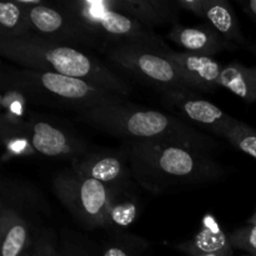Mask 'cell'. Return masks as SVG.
Returning <instances> with one entry per match:
<instances>
[{"label":"cell","instance_id":"obj_1","mask_svg":"<svg viewBox=\"0 0 256 256\" xmlns=\"http://www.w3.org/2000/svg\"><path fill=\"white\" fill-rule=\"evenodd\" d=\"M132 174L152 192L216 182L225 175L209 152L175 142H125Z\"/></svg>","mask_w":256,"mask_h":256},{"label":"cell","instance_id":"obj_2","mask_svg":"<svg viewBox=\"0 0 256 256\" xmlns=\"http://www.w3.org/2000/svg\"><path fill=\"white\" fill-rule=\"evenodd\" d=\"M0 52L24 69L76 78L124 98L129 96L132 92V85L126 80L82 48L26 35L14 39H0Z\"/></svg>","mask_w":256,"mask_h":256},{"label":"cell","instance_id":"obj_3","mask_svg":"<svg viewBox=\"0 0 256 256\" xmlns=\"http://www.w3.org/2000/svg\"><path fill=\"white\" fill-rule=\"evenodd\" d=\"M76 119L125 142H175L212 152L215 142L172 114L135 105L110 104L76 112Z\"/></svg>","mask_w":256,"mask_h":256},{"label":"cell","instance_id":"obj_4","mask_svg":"<svg viewBox=\"0 0 256 256\" xmlns=\"http://www.w3.org/2000/svg\"><path fill=\"white\" fill-rule=\"evenodd\" d=\"M2 75L28 95L30 104L80 112L102 105L128 102L126 98L99 85L55 72L4 66Z\"/></svg>","mask_w":256,"mask_h":256},{"label":"cell","instance_id":"obj_5","mask_svg":"<svg viewBox=\"0 0 256 256\" xmlns=\"http://www.w3.org/2000/svg\"><path fill=\"white\" fill-rule=\"evenodd\" d=\"M76 16L98 42L100 52L116 45H146L168 49L152 29L129 15L112 9L109 0H62L59 2Z\"/></svg>","mask_w":256,"mask_h":256},{"label":"cell","instance_id":"obj_6","mask_svg":"<svg viewBox=\"0 0 256 256\" xmlns=\"http://www.w3.org/2000/svg\"><path fill=\"white\" fill-rule=\"evenodd\" d=\"M52 190L68 212L82 225L90 229H112L109 209L119 189L68 169L54 178Z\"/></svg>","mask_w":256,"mask_h":256},{"label":"cell","instance_id":"obj_7","mask_svg":"<svg viewBox=\"0 0 256 256\" xmlns=\"http://www.w3.org/2000/svg\"><path fill=\"white\" fill-rule=\"evenodd\" d=\"M162 50L146 45H116L104 50L109 62L139 82L162 92H192L176 65L164 56Z\"/></svg>","mask_w":256,"mask_h":256},{"label":"cell","instance_id":"obj_8","mask_svg":"<svg viewBox=\"0 0 256 256\" xmlns=\"http://www.w3.org/2000/svg\"><path fill=\"white\" fill-rule=\"evenodd\" d=\"M20 2L26 9L30 35L60 44L99 49L98 42L85 30L76 16L65 9L59 2L20 0Z\"/></svg>","mask_w":256,"mask_h":256},{"label":"cell","instance_id":"obj_9","mask_svg":"<svg viewBox=\"0 0 256 256\" xmlns=\"http://www.w3.org/2000/svg\"><path fill=\"white\" fill-rule=\"evenodd\" d=\"M25 132L38 154L70 162L94 152L95 148L72 126L54 118L30 114Z\"/></svg>","mask_w":256,"mask_h":256},{"label":"cell","instance_id":"obj_10","mask_svg":"<svg viewBox=\"0 0 256 256\" xmlns=\"http://www.w3.org/2000/svg\"><path fill=\"white\" fill-rule=\"evenodd\" d=\"M160 94L162 105L170 114L184 122L185 124L196 125L219 136L224 138L228 130L238 120L225 114L220 108L210 102L209 100L198 98L194 92L172 90L162 92Z\"/></svg>","mask_w":256,"mask_h":256},{"label":"cell","instance_id":"obj_11","mask_svg":"<svg viewBox=\"0 0 256 256\" xmlns=\"http://www.w3.org/2000/svg\"><path fill=\"white\" fill-rule=\"evenodd\" d=\"M72 169L78 174L102 182L112 189L124 190L132 176L124 149L98 150L72 162Z\"/></svg>","mask_w":256,"mask_h":256},{"label":"cell","instance_id":"obj_12","mask_svg":"<svg viewBox=\"0 0 256 256\" xmlns=\"http://www.w3.org/2000/svg\"><path fill=\"white\" fill-rule=\"evenodd\" d=\"M164 56L172 60L192 92H212L220 86V79L224 65L220 64L212 56H200V55L188 54L182 52H175L172 49L162 50Z\"/></svg>","mask_w":256,"mask_h":256},{"label":"cell","instance_id":"obj_13","mask_svg":"<svg viewBox=\"0 0 256 256\" xmlns=\"http://www.w3.org/2000/svg\"><path fill=\"white\" fill-rule=\"evenodd\" d=\"M35 232L22 212L0 205V256H24L34 245Z\"/></svg>","mask_w":256,"mask_h":256},{"label":"cell","instance_id":"obj_14","mask_svg":"<svg viewBox=\"0 0 256 256\" xmlns=\"http://www.w3.org/2000/svg\"><path fill=\"white\" fill-rule=\"evenodd\" d=\"M168 38L176 44L182 52L188 54L212 56L224 50H230L224 39L209 24L185 26L179 22L172 25Z\"/></svg>","mask_w":256,"mask_h":256},{"label":"cell","instance_id":"obj_15","mask_svg":"<svg viewBox=\"0 0 256 256\" xmlns=\"http://www.w3.org/2000/svg\"><path fill=\"white\" fill-rule=\"evenodd\" d=\"M109 4L149 29L156 25L179 24L180 9L175 0H109Z\"/></svg>","mask_w":256,"mask_h":256},{"label":"cell","instance_id":"obj_16","mask_svg":"<svg viewBox=\"0 0 256 256\" xmlns=\"http://www.w3.org/2000/svg\"><path fill=\"white\" fill-rule=\"evenodd\" d=\"M178 248L190 256L232 255V245L230 239L225 235L222 226L218 224L216 219L212 214L205 215L202 222V229L194 239L182 242Z\"/></svg>","mask_w":256,"mask_h":256},{"label":"cell","instance_id":"obj_17","mask_svg":"<svg viewBox=\"0 0 256 256\" xmlns=\"http://www.w3.org/2000/svg\"><path fill=\"white\" fill-rule=\"evenodd\" d=\"M0 205L26 212H46L50 208L39 189L22 180L2 179L0 184Z\"/></svg>","mask_w":256,"mask_h":256},{"label":"cell","instance_id":"obj_18","mask_svg":"<svg viewBox=\"0 0 256 256\" xmlns=\"http://www.w3.org/2000/svg\"><path fill=\"white\" fill-rule=\"evenodd\" d=\"M204 20L224 39L230 50L242 46L246 42L236 14L226 0H206Z\"/></svg>","mask_w":256,"mask_h":256},{"label":"cell","instance_id":"obj_19","mask_svg":"<svg viewBox=\"0 0 256 256\" xmlns=\"http://www.w3.org/2000/svg\"><path fill=\"white\" fill-rule=\"evenodd\" d=\"M0 106L2 116L0 125L12 128H25L30 114H28V106L30 100L28 95L18 85L10 82L5 76H0Z\"/></svg>","mask_w":256,"mask_h":256},{"label":"cell","instance_id":"obj_20","mask_svg":"<svg viewBox=\"0 0 256 256\" xmlns=\"http://www.w3.org/2000/svg\"><path fill=\"white\" fill-rule=\"evenodd\" d=\"M220 86L229 90L246 102H256V66L232 62L225 65Z\"/></svg>","mask_w":256,"mask_h":256},{"label":"cell","instance_id":"obj_21","mask_svg":"<svg viewBox=\"0 0 256 256\" xmlns=\"http://www.w3.org/2000/svg\"><path fill=\"white\" fill-rule=\"evenodd\" d=\"M30 35L26 9L20 0L0 4V39H14Z\"/></svg>","mask_w":256,"mask_h":256},{"label":"cell","instance_id":"obj_22","mask_svg":"<svg viewBox=\"0 0 256 256\" xmlns=\"http://www.w3.org/2000/svg\"><path fill=\"white\" fill-rule=\"evenodd\" d=\"M0 140L4 146L2 162L15 158H26L38 154L24 128H12L0 125Z\"/></svg>","mask_w":256,"mask_h":256},{"label":"cell","instance_id":"obj_23","mask_svg":"<svg viewBox=\"0 0 256 256\" xmlns=\"http://www.w3.org/2000/svg\"><path fill=\"white\" fill-rule=\"evenodd\" d=\"M125 190H116L109 209L112 229H124L132 225L138 215V205L124 195Z\"/></svg>","mask_w":256,"mask_h":256},{"label":"cell","instance_id":"obj_24","mask_svg":"<svg viewBox=\"0 0 256 256\" xmlns=\"http://www.w3.org/2000/svg\"><path fill=\"white\" fill-rule=\"evenodd\" d=\"M224 139L240 152L250 155L256 160V129L254 128L236 120V122L228 130Z\"/></svg>","mask_w":256,"mask_h":256},{"label":"cell","instance_id":"obj_25","mask_svg":"<svg viewBox=\"0 0 256 256\" xmlns=\"http://www.w3.org/2000/svg\"><path fill=\"white\" fill-rule=\"evenodd\" d=\"M34 256H62L60 252V244L55 238L54 232L49 229L35 230Z\"/></svg>","mask_w":256,"mask_h":256},{"label":"cell","instance_id":"obj_26","mask_svg":"<svg viewBox=\"0 0 256 256\" xmlns=\"http://www.w3.org/2000/svg\"><path fill=\"white\" fill-rule=\"evenodd\" d=\"M229 239L232 248L256 256V225L246 224L245 226L239 228L230 235Z\"/></svg>","mask_w":256,"mask_h":256},{"label":"cell","instance_id":"obj_27","mask_svg":"<svg viewBox=\"0 0 256 256\" xmlns=\"http://www.w3.org/2000/svg\"><path fill=\"white\" fill-rule=\"evenodd\" d=\"M60 252H62V256H94L92 250H89V248L82 244L79 240L72 239L70 235H66L62 240Z\"/></svg>","mask_w":256,"mask_h":256},{"label":"cell","instance_id":"obj_28","mask_svg":"<svg viewBox=\"0 0 256 256\" xmlns=\"http://www.w3.org/2000/svg\"><path fill=\"white\" fill-rule=\"evenodd\" d=\"M178 8L184 12H189L204 19V8L206 0H175Z\"/></svg>","mask_w":256,"mask_h":256},{"label":"cell","instance_id":"obj_29","mask_svg":"<svg viewBox=\"0 0 256 256\" xmlns=\"http://www.w3.org/2000/svg\"><path fill=\"white\" fill-rule=\"evenodd\" d=\"M102 256H132L126 249L122 245L108 244L102 250Z\"/></svg>","mask_w":256,"mask_h":256},{"label":"cell","instance_id":"obj_30","mask_svg":"<svg viewBox=\"0 0 256 256\" xmlns=\"http://www.w3.org/2000/svg\"><path fill=\"white\" fill-rule=\"evenodd\" d=\"M239 2L242 10L256 22V0H242Z\"/></svg>","mask_w":256,"mask_h":256},{"label":"cell","instance_id":"obj_31","mask_svg":"<svg viewBox=\"0 0 256 256\" xmlns=\"http://www.w3.org/2000/svg\"><path fill=\"white\" fill-rule=\"evenodd\" d=\"M248 224H252V225H256V212H254V215H252V216L250 218L249 220H248Z\"/></svg>","mask_w":256,"mask_h":256},{"label":"cell","instance_id":"obj_32","mask_svg":"<svg viewBox=\"0 0 256 256\" xmlns=\"http://www.w3.org/2000/svg\"><path fill=\"white\" fill-rule=\"evenodd\" d=\"M249 49H250V52H252V54H254L255 56H256V42H255V44L250 45V48H249Z\"/></svg>","mask_w":256,"mask_h":256},{"label":"cell","instance_id":"obj_33","mask_svg":"<svg viewBox=\"0 0 256 256\" xmlns=\"http://www.w3.org/2000/svg\"><path fill=\"white\" fill-rule=\"evenodd\" d=\"M32 246H34V245H32ZM24 256H34V252H32V249H30L29 252H28L26 254H25Z\"/></svg>","mask_w":256,"mask_h":256},{"label":"cell","instance_id":"obj_34","mask_svg":"<svg viewBox=\"0 0 256 256\" xmlns=\"http://www.w3.org/2000/svg\"><path fill=\"white\" fill-rule=\"evenodd\" d=\"M200 256H215V255H200Z\"/></svg>","mask_w":256,"mask_h":256},{"label":"cell","instance_id":"obj_35","mask_svg":"<svg viewBox=\"0 0 256 256\" xmlns=\"http://www.w3.org/2000/svg\"><path fill=\"white\" fill-rule=\"evenodd\" d=\"M244 256H252V255H244Z\"/></svg>","mask_w":256,"mask_h":256}]
</instances>
